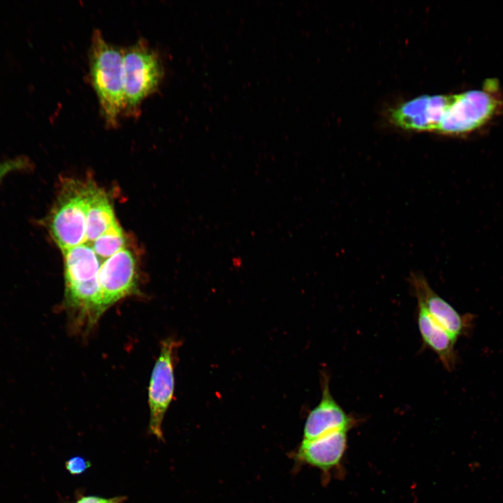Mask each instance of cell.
Returning <instances> with one entry per match:
<instances>
[{"label": "cell", "mask_w": 503, "mask_h": 503, "mask_svg": "<svg viewBox=\"0 0 503 503\" xmlns=\"http://www.w3.org/2000/svg\"><path fill=\"white\" fill-rule=\"evenodd\" d=\"M88 184L72 180L64 182L45 225L62 251L86 242V210Z\"/></svg>", "instance_id": "277c9868"}, {"label": "cell", "mask_w": 503, "mask_h": 503, "mask_svg": "<svg viewBox=\"0 0 503 503\" xmlns=\"http://www.w3.org/2000/svg\"><path fill=\"white\" fill-rule=\"evenodd\" d=\"M353 423V419L333 398L329 379L323 374L321 400L307 418L303 439L312 440L336 431L349 430Z\"/></svg>", "instance_id": "30bf717a"}, {"label": "cell", "mask_w": 503, "mask_h": 503, "mask_svg": "<svg viewBox=\"0 0 503 503\" xmlns=\"http://www.w3.org/2000/svg\"><path fill=\"white\" fill-rule=\"evenodd\" d=\"M163 75L160 56L145 40L124 49V114H139L142 103L157 90Z\"/></svg>", "instance_id": "3957f363"}, {"label": "cell", "mask_w": 503, "mask_h": 503, "mask_svg": "<svg viewBox=\"0 0 503 503\" xmlns=\"http://www.w3.org/2000/svg\"><path fill=\"white\" fill-rule=\"evenodd\" d=\"M127 500L126 496H116L110 498H105L103 503H124Z\"/></svg>", "instance_id": "ac0fdd59"}, {"label": "cell", "mask_w": 503, "mask_h": 503, "mask_svg": "<svg viewBox=\"0 0 503 503\" xmlns=\"http://www.w3.org/2000/svg\"><path fill=\"white\" fill-rule=\"evenodd\" d=\"M32 168L31 162L27 156H17L0 163V182L13 173L27 172Z\"/></svg>", "instance_id": "9a60e30c"}, {"label": "cell", "mask_w": 503, "mask_h": 503, "mask_svg": "<svg viewBox=\"0 0 503 503\" xmlns=\"http://www.w3.org/2000/svg\"><path fill=\"white\" fill-rule=\"evenodd\" d=\"M177 346V342L170 338L162 342L148 387V432L162 442L164 441L163 421L174 394L173 354Z\"/></svg>", "instance_id": "8992f818"}, {"label": "cell", "mask_w": 503, "mask_h": 503, "mask_svg": "<svg viewBox=\"0 0 503 503\" xmlns=\"http://www.w3.org/2000/svg\"><path fill=\"white\" fill-rule=\"evenodd\" d=\"M451 95H423L404 102L389 112L390 122L409 131L436 132Z\"/></svg>", "instance_id": "ba28073f"}, {"label": "cell", "mask_w": 503, "mask_h": 503, "mask_svg": "<svg viewBox=\"0 0 503 503\" xmlns=\"http://www.w3.org/2000/svg\"><path fill=\"white\" fill-rule=\"evenodd\" d=\"M105 497L96 495H80L77 497L74 503H102Z\"/></svg>", "instance_id": "e0dca14e"}, {"label": "cell", "mask_w": 503, "mask_h": 503, "mask_svg": "<svg viewBox=\"0 0 503 503\" xmlns=\"http://www.w3.org/2000/svg\"><path fill=\"white\" fill-rule=\"evenodd\" d=\"M92 463L89 460L82 456H74L65 462L66 470L71 475H80L85 472L90 467Z\"/></svg>", "instance_id": "2e32d148"}, {"label": "cell", "mask_w": 503, "mask_h": 503, "mask_svg": "<svg viewBox=\"0 0 503 503\" xmlns=\"http://www.w3.org/2000/svg\"><path fill=\"white\" fill-rule=\"evenodd\" d=\"M89 75L101 115L110 128H116L124 114L123 50L109 43L98 29L89 48Z\"/></svg>", "instance_id": "7a4b0ae2"}, {"label": "cell", "mask_w": 503, "mask_h": 503, "mask_svg": "<svg viewBox=\"0 0 503 503\" xmlns=\"http://www.w3.org/2000/svg\"><path fill=\"white\" fill-rule=\"evenodd\" d=\"M126 239L118 222L96 238L90 245L100 261L105 259L125 248Z\"/></svg>", "instance_id": "5bb4252c"}, {"label": "cell", "mask_w": 503, "mask_h": 503, "mask_svg": "<svg viewBox=\"0 0 503 503\" xmlns=\"http://www.w3.org/2000/svg\"><path fill=\"white\" fill-rule=\"evenodd\" d=\"M499 100L488 89L451 94L436 133L459 136L486 124L497 112Z\"/></svg>", "instance_id": "5b68a950"}, {"label": "cell", "mask_w": 503, "mask_h": 503, "mask_svg": "<svg viewBox=\"0 0 503 503\" xmlns=\"http://www.w3.org/2000/svg\"><path fill=\"white\" fill-rule=\"evenodd\" d=\"M347 431L339 430L314 439H303L296 452L297 460L328 472L340 464L344 455Z\"/></svg>", "instance_id": "8fae6325"}, {"label": "cell", "mask_w": 503, "mask_h": 503, "mask_svg": "<svg viewBox=\"0 0 503 503\" xmlns=\"http://www.w3.org/2000/svg\"><path fill=\"white\" fill-rule=\"evenodd\" d=\"M117 221L105 191L88 184L86 210V242L91 245Z\"/></svg>", "instance_id": "4fadbf2b"}, {"label": "cell", "mask_w": 503, "mask_h": 503, "mask_svg": "<svg viewBox=\"0 0 503 503\" xmlns=\"http://www.w3.org/2000/svg\"><path fill=\"white\" fill-rule=\"evenodd\" d=\"M418 305L427 312L455 338L465 335L469 329L471 314H461L430 286L425 277L411 272L409 277Z\"/></svg>", "instance_id": "9c48e42d"}, {"label": "cell", "mask_w": 503, "mask_h": 503, "mask_svg": "<svg viewBox=\"0 0 503 503\" xmlns=\"http://www.w3.org/2000/svg\"><path fill=\"white\" fill-rule=\"evenodd\" d=\"M64 261V307L74 330L88 331L102 316L99 273L101 261L85 242L62 251Z\"/></svg>", "instance_id": "6da1fadb"}, {"label": "cell", "mask_w": 503, "mask_h": 503, "mask_svg": "<svg viewBox=\"0 0 503 503\" xmlns=\"http://www.w3.org/2000/svg\"><path fill=\"white\" fill-rule=\"evenodd\" d=\"M99 279L102 314L122 299L135 294L138 278L131 252L125 247L102 262Z\"/></svg>", "instance_id": "52a82bcc"}, {"label": "cell", "mask_w": 503, "mask_h": 503, "mask_svg": "<svg viewBox=\"0 0 503 503\" xmlns=\"http://www.w3.org/2000/svg\"><path fill=\"white\" fill-rule=\"evenodd\" d=\"M417 319L419 332L425 345L437 353L446 370H452L456 362L455 344L457 339L420 305H418Z\"/></svg>", "instance_id": "7c38bea8"}]
</instances>
